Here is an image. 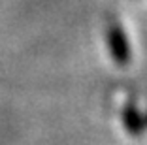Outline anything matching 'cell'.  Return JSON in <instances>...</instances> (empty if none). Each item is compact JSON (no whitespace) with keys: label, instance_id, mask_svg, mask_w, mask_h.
<instances>
[{"label":"cell","instance_id":"obj_2","mask_svg":"<svg viewBox=\"0 0 147 145\" xmlns=\"http://www.w3.org/2000/svg\"><path fill=\"white\" fill-rule=\"evenodd\" d=\"M123 124H125V130L130 136H142L147 132V113L136 107L134 102H128L123 107Z\"/></svg>","mask_w":147,"mask_h":145},{"label":"cell","instance_id":"obj_1","mask_svg":"<svg viewBox=\"0 0 147 145\" xmlns=\"http://www.w3.org/2000/svg\"><path fill=\"white\" fill-rule=\"evenodd\" d=\"M106 42H108V49H109L111 59L119 66H126L132 60V47L128 43L125 30L121 28V25L117 21L108 25V28H106Z\"/></svg>","mask_w":147,"mask_h":145}]
</instances>
